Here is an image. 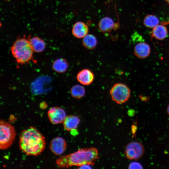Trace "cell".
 Wrapping results in <instances>:
<instances>
[{"mask_svg":"<svg viewBox=\"0 0 169 169\" xmlns=\"http://www.w3.org/2000/svg\"><path fill=\"white\" fill-rule=\"evenodd\" d=\"M97 41L96 37L92 34H87L83 38L82 44L87 49L92 50L96 46Z\"/></svg>","mask_w":169,"mask_h":169,"instance_id":"e0dca14e","label":"cell"},{"mask_svg":"<svg viewBox=\"0 0 169 169\" xmlns=\"http://www.w3.org/2000/svg\"><path fill=\"white\" fill-rule=\"evenodd\" d=\"M167 111L168 114H169V105H168L167 109Z\"/></svg>","mask_w":169,"mask_h":169,"instance_id":"44dd1931","label":"cell"},{"mask_svg":"<svg viewBox=\"0 0 169 169\" xmlns=\"http://www.w3.org/2000/svg\"><path fill=\"white\" fill-rule=\"evenodd\" d=\"M167 29L166 27L163 24L158 25L152 31L151 36L156 39L162 40L167 36Z\"/></svg>","mask_w":169,"mask_h":169,"instance_id":"4fadbf2b","label":"cell"},{"mask_svg":"<svg viewBox=\"0 0 169 169\" xmlns=\"http://www.w3.org/2000/svg\"><path fill=\"white\" fill-rule=\"evenodd\" d=\"M88 26L84 23L78 22L74 25L72 33L73 35L78 38H83L88 33Z\"/></svg>","mask_w":169,"mask_h":169,"instance_id":"8fae6325","label":"cell"},{"mask_svg":"<svg viewBox=\"0 0 169 169\" xmlns=\"http://www.w3.org/2000/svg\"><path fill=\"white\" fill-rule=\"evenodd\" d=\"M70 93L73 97L79 99L84 96L85 94V90L82 86L79 84H76L70 89Z\"/></svg>","mask_w":169,"mask_h":169,"instance_id":"ac0fdd59","label":"cell"},{"mask_svg":"<svg viewBox=\"0 0 169 169\" xmlns=\"http://www.w3.org/2000/svg\"><path fill=\"white\" fill-rule=\"evenodd\" d=\"M80 122L79 118L77 116H66L63 122L64 127L67 131H71L77 128Z\"/></svg>","mask_w":169,"mask_h":169,"instance_id":"7c38bea8","label":"cell"},{"mask_svg":"<svg viewBox=\"0 0 169 169\" xmlns=\"http://www.w3.org/2000/svg\"><path fill=\"white\" fill-rule=\"evenodd\" d=\"M94 78V73L88 69H82L77 74L76 76L77 81L84 85H89L92 84Z\"/></svg>","mask_w":169,"mask_h":169,"instance_id":"9c48e42d","label":"cell"},{"mask_svg":"<svg viewBox=\"0 0 169 169\" xmlns=\"http://www.w3.org/2000/svg\"><path fill=\"white\" fill-rule=\"evenodd\" d=\"M144 151V148L142 144L139 141H134L127 145L125 154L128 159L136 160L142 156Z\"/></svg>","mask_w":169,"mask_h":169,"instance_id":"8992f818","label":"cell"},{"mask_svg":"<svg viewBox=\"0 0 169 169\" xmlns=\"http://www.w3.org/2000/svg\"><path fill=\"white\" fill-rule=\"evenodd\" d=\"M99 158L98 152L96 148H82L60 157L56 160V164L60 168H68L73 166H80L86 164L93 166Z\"/></svg>","mask_w":169,"mask_h":169,"instance_id":"6da1fadb","label":"cell"},{"mask_svg":"<svg viewBox=\"0 0 169 169\" xmlns=\"http://www.w3.org/2000/svg\"><path fill=\"white\" fill-rule=\"evenodd\" d=\"M151 52L149 45L146 43L141 41L135 46L134 52L135 55L141 59H144L147 57Z\"/></svg>","mask_w":169,"mask_h":169,"instance_id":"30bf717a","label":"cell"},{"mask_svg":"<svg viewBox=\"0 0 169 169\" xmlns=\"http://www.w3.org/2000/svg\"><path fill=\"white\" fill-rule=\"evenodd\" d=\"M113 20L109 17H106L102 18L98 24L100 31L103 33L110 31L115 26Z\"/></svg>","mask_w":169,"mask_h":169,"instance_id":"5bb4252c","label":"cell"},{"mask_svg":"<svg viewBox=\"0 0 169 169\" xmlns=\"http://www.w3.org/2000/svg\"><path fill=\"white\" fill-rule=\"evenodd\" d=\"M52 68L58 73H63L67 70L69 63L65 59L60 58L56 59L53 63Z\"/></svg>","mask_w":169,"mask_h":169,"instance_id":"9a60e30c","label":"cell"},{"mask_svg":"<svg viewBox=\"0 0 169 169\" xmlns=\"http://www.w3.org/2000/svg\"><path fill=\"white\" fill-rule=\"evenodd\" d=\"M11 53L18 64L23 65L33 59V52L29 39L25 37L17 39L11 49Z\"/></svg>","mask_w":169,"mask_h":169,"instance_id":"3957f363","label":"cell"},{"mask_svg":"<svg viewBox=\"0 0 169 169\" xmlns=\"http://www.w3.org/2000/svg\"><path fill=\"white\" fill-rule=\"evenodd\" d=\"M140 164L136 162H132L129 166L128 168H142Z\"/></svg>","mask_w":169,"mask_h":169,"instance_id":"ffe728a7","label":"cell"},{"mask_svg":"<svg viewBox=\"0 0 169 169\" xmlns=\"http://www.w3.org/2000/svg\"><path fill=\"white\" fill-rule=\"evenodd\" d=\"M48 115L50 122L54 124L63 123L66 117L65 110L58 107L50 108L48 111Z\"/></svg>","mask_w":169,"mask_h":169,"instance_id":"52a82bcc","label":"cell"},{"mask_svg":"<svg viewBox=\"0 0 169 169\" xmlns=\"http://www.w3.org/2000/svg\"><path fill=\"white\" fill-rule=\"evenodd\" d=\"M0 148L5 150L13 144L16 136L14 127L3 120L0 121Z\"/></svg>","mask_w":169,"mask_h":169,"instance_id":"277c9868","label":"cell"},{"mask_svg":"<svg viewBox=\"0 0 169 169\" xmlns=\"http://www.w3.org/2000/svg\"><path fill=\"white\" fill-rule=\"evenodd\" d=\"M143 23L146 27L150 28H153L158 25L159 20L156 16L152 14H148L144 18Z\"/></svg>","mask_w":169,"mask_h":169,"instance_id":"d6986e66","label":"cell"},{"mask_svg":"<svg viewBox=\"0 0 169 169\" xmlns=\"http://www.w3.org/2000/svg\"><path fill=\"white\" fill-rule=\"evenodd\" d=\"M131 94L130 89L126 85L121 83L114 84L110 91V94L113 100L118 104L126 101Z\"/></svg>","mask_w":169,"mask_h":169,"instance_id":"5b68a950","label":"cell"},{"mask_svg":"<svg viewBox=\"0 0 169 169\" xmlns=\"http://www.w3.org/2000/svg\"><path fill=\"white\" fill-rule=\"evenodd\" d=\"M167 3L169 4V0H165Z\"/></svg>","mask_w":169,"mask_h":169,"instance_id":"7402d4cb","label":"cell"},{"mask_svg":"<svg viewBox=\"0 0 169 169\" xmlns=\"http://www.w3.org/2000/svg\"><path fill=\"white\" fill-rule=\"evenodd\" d=\"M67 147L65 141L62 138L58 137L52 139L50 144V149L54 154L59 155L64 152Z\"/></svg>","mask_w":169,"mask_h":169,"instance_id":"ba28073f","label":"cell"},{"mask_svg":"<svg viewBox=\"0 0 169 169\" xmlns=\"http://www.w3.org/2000/svg\"><path fill=\"white\" fill-rule=\"evenodd\" d=\"M33 51L36 53L42 52L45 48L44 41L38 37H34L29 39Z\"/></svg>","mask_w":169,"mask_h":169,"instance_id":"2e32d148","label":"cell"},{"mask_svg":"<svg viewBox=\"0 0 169 169\" xmlns=\"http://www.w3.org/2000/svg\"><path fill=\"white\" fill-rule=\"evenodd\" d=\"M19 145L20 149L27 155L37 156L44 149L45 139L38 130L30 127L21 133Z\"/></svg>","mask_w":169,"mask_h":169,"instance_id":"7a4b0ae2","label":"cell"}]
</instances>
